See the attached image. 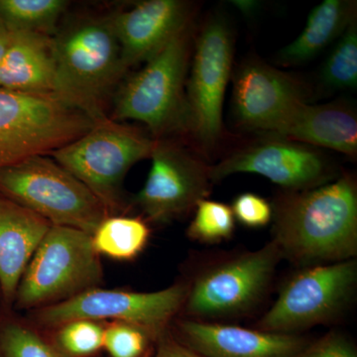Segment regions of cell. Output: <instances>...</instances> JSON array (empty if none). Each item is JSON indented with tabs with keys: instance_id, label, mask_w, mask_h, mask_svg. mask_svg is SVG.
<instances>
[{
	"instance_id": "obj_1",
	"label": "cell",
	"mask_w": 357,
	"mask_h": 357,
	"mask_svg": "<svg viewBox=\"0 0 357 357\" xmlns=\"http://www.w3.org/2000/svg\"><path fill=\"white\" fill-rule=\"evenodd\" d=\"M272 241L301 267L354 259L357 185L351 174L304 191H285L272 206Z\"/></svg>"
},
{
	"instance_id": "obj_2",
	"label": "cell",
	"mask_w": 357,
	"mask_h": 357,
	"mask_svg": "<svg viewBox=\"0 0 357 357\" xmlns=\"http://www.w3.org/2000/svg\"><path fill=\"white\" fill-rule=\"evenodd\" d=\"M55 96L93 122L105 119V102L126 74L112 16L73 23L52 39Z\"/></svg>"
},
{
	"instance_id": "obj_3",
	"label": "cell",
	"mask_w": 357,
	"mask_h": 357,
	"mask_svg": "<svg viewBox=\"0 0 357 357\" xmlns=\"http://www.w3.org/2000/svg\"><path fill=\"white\" fill-rule=\"evenodd\" d=\"M194 39L192 23L122 84L115 96L114 121L141 122L156 139L187 132L185 86Z\"/></svg>"
},
{
	"instance_id": "obj_4",
	"label": "cell",
	"mask_w": 357,
	"mask_h": 357,
	"mask_svg": "<svg viewBox=\"0 0 357 357\" xmlns=\"http://www.w3.org/2000/svg\"><path fill=\"white\" fill-rule=\"evenodd\" d=\"M156 139L109 117L52 152L51 157L100 199L109 213L123 208L122 184L131 167L150 158Z\"/></svg>"
},
{
	"instance_id": "obj_5",
	"label": "cell",
	"mask_w": 357,
	"mask_h": 357,
	"mask_svg": "<svg viewBox=\"0 0 357 357\" xmlns=\"http://www.w3.org/2000/svg\"><path fill=\"white\" fill-rule=\"evenodd\" d=\"M0 190L52 225L91 236L109 215L89 188L46 155L0 169Z\"/></svg>"
},
{
	"instance_id": "obj_6",
	"label": "cell",
	"mask_w": 357,
	"mask_h": 357,
	"mask_svg": "<svg viewBox=\"0 0 357 357\" xmlns=\"http://www.w3.org/2000/svg\"><path fill=\"white\" fill-rule=\"evenodd\" d=\"M93 123L57 96L0 88V169L50 155L88 132Z\"/></svg>"
},
{
	"instance_id": "obj_7",
	"label": "cell",
	"mask_w": 357,
	"mask_h": 357,
	"mask_svg": "<svg viewBox=\"0 0 357 357\" xmlns=\"http://www.w3.org/2000/svg\"><path fill=\"white\" fill-rule=\"evenodd\" d=\"M102 277L91 234L52 225L26 268L16 299L26 309L56 304L98 288Z\"/></svg>"
},
{
	"instance_id": "obj_8",
	"label": "cell",
	"mask_w": 357,
	"mask_h": 357,
	"mask_svg": "<svg viewBox=\"0 0 357 357\" xmlns=\"http://www.w3.org/2000/svg\"><path fill=\"white\" fill-rule=\"evenodd\" d=\"M282 255L273 241L202 270L188 285L185 311L197 321L237 318L255 309L269 290Z\"/></svg>"
},
{
	"instance_id": "obj_9",
	"label": "cell",
	"mask_w": 357,
	"mask_h": 357,
	"mask_svg": "<svg viewBox=\"0 0 357 357\" xmlns=\"http://www.w3.org/2000/svg\"><path fill=\"white\" fill-rule=\"evenodd\" d=\"M192 52L185 91L187 133L201 152L208 153L222 138L223 102L234 65V33L223 16L204 21Z\"/></svg>"
},
{
	"instance_id": "obj_10",
	"label": "cell",
	"mask_w": 357,
	"mask_h": 357,
	"mask_svg": "<svg viewBox=\"0 0 357 357\" xmlns=\"http://www.w3.org/2000/svg\"><path fill=\"white\" fill-rule=\"evenodd\" d=\"M356 281L357 264L354 259L302 267L283 284L257 328L300 335L312 326L333 321L351 302Z\"/></svg>"
},
{
	"instance_id": "obj_11",
	"label": "cell",
	"mask_w": 357,
	"mask_h": 357,
	"mask_svg": "<svg viewBox=\"0 0 357 357\" xmlns=\"http://www.w3.org/2000/svg\"><path fill=\"white\" fill-rule=\"evenodd\" d=\"M187 294L185 284L151 293L96 288L39 310L37 318L48 326H60L75 319H114L142 326L159 337L184 307Z\"/></svg>"
},
{
	"instance_id": "obj_12",
	"label": "cell",
	"mask_w": 357,
	"mask_h": 357,
	"mask_svg": "<svg viewBox=\"0 0 357 357\" xmlns=\"http://www.w3.org/2000/svg\"><path fill=\"white\" fill-rule=\"evenodd\" d=\"M146 182L134 204L151 222H169L195 210L208 198L211 166L174 141L156 139Z\"/></svg>"
},
{
	"instance_id": "obj_13",
	"label": "cell",
	"mask_w": 357,
	"mask_h": 357,
	"mask_svg": "<svg viewBox=\"0 0 357 357\" xmlns=\"http://www.w3.org/2000/svg\"><path fill=\"white\" fill-rule=\"evenodd\" d=\"M211 166L213 182L238 173L257 174L285 191L312 189L333 181L335 168L319 148L276 136H263Z\"/></svg>"
},
{
	"instance_id": "obj_14",
	"label": "cell",
	"mask_w": 357,
	"mask_h": 357,
	"mask_svg": "<svg viewBox=\"0 0 357 357\" xmlns=\"http://www.w3.org/2000/svg\"><path fill=\"white\" fill-rule=\"evenodd\" d=\"M232 110L241 128L271 135L298 105L307 102L306 84L295 75L249 59L232 75Z\"/></svg>"
},
{
	"instance_id": "obj_15",
	"label": "cell",
	"mask_w": 357,
	"mask_h": 357,
	"mask_svg": "<svg viewBox=\"0 0 357 357\" xmlns=\"http://www.w3.org/2000/svg\"><path fill=\"white\" fill-rule=\"evenodd\" d=\"M195 4L185 0H146L112 15L124 70L147 62L191 25Z\"/></svg>"
},
{
	"instance_id": "obj_16",
	"label": "cell",
	"mask_w": 357,
	"mask_h": 357,
	"mask_svg": "<svg viewBox=\"0 0 357 357\" xmlns=\"http://www.w3.org/2000/svg\"><path fill=\"white\" fill-rule=\"evenodd\" d=\"M178 340L206 357H296L310 344L301 335H284L243 326L184 319Z\"/></svg>"
},
{
	"instance_id": "obj_17",
	"label": "cell",
	"mask_w": 357,
	"mask_h": 357,
	"mask_svg": "<svg viewBox=\"0 0 357 357\" xmlns=\"http://www.w3.org/2000/svg\"><path fill=\"white\" fill-rule=\"evenodd\" d=\"M268 136L326 148L354 158L357 155L356 109L344 100L316 105L302 102Z\"/></svg>"
},
{
	"instance_id": "obj_18",
	"label": "cell",
	"mask_w": 357,
	"mask_h": 357,
	"mask_svg": "<svg viewBox=\"0 0 357 357\" xmlns=\"http://www.w3.org/2000/svg\"><path fill=\"white\" fill-rule=\"evenodd\" d=\"M51 227L24 206L0 199V286L7 300L16 295L26 268Z\"/></svg>"
},
{
	"instance_id": "obj_19",
	"label": "cell",
	"mask_w": 357,
	"mask_h": 357,
	"mask_svg": "<svg viewBox=\"0 0 357 357\" xmlns=\"http://www.w3.org/2000/svg\"><path fill=\"white\" fill-rule=\"evenodd\" d=\"M0 88L30 95H55V63L48 35L11 31L0 63Z\"/></svg>"
},
{
	"instance_id": "obj_20",
	"label": "cell",
	"mask_w": 357,
	"mask_h": 357,
	"mask_svg": "<svg viewBox=\"0 0 357 357\" xmlns=\"http://www.w3.org/2000/svg\"><path fill=\"white\" fill-rule=\"evenodd\" d=\"M356 17V2L325 0L307 16L304 30L277 56L283 66L304 64L337 41L351 21Z\"/></svg>"
},
{
	"instance_id": "obj_21",
	"label": "cell",
	"mask_w": 357,
	"mask_h": 357,
	"mask_svg": "<svg viewBox=\"0 0 357 357\" xmlns=\"http://www.w3.org/2000/svg\"><path fill=\"white\" fill-rule=\"evenodd\" d=\"M150 234L149 227L142 218L109 215L100 222L91 238L98 255L126 261L144 250Z\"/></svg>"
},
{
	"instance_id": "obj_22",
	"label": "cell",
	"mask_w": 357,
	"mask_h": 357,
	"mask_svg": "<svg viewBox=\"0 0 357 357\" xmlns=\"http://www.w3.org/2000/svg\"><path fill=\"white\" fill-rule=\"evenodd\" d=\"M67 6L65 0H0V20L10 31L49 36Z\"/></svg>"
},
{
	"instance_id": "obj_23",
	"label": "cell",
	"mask_w": 357,
	"mask_h": 357,
	"mask_svg": "<svg viewBox=\"0 0 357 357\" xmlns=\"http://www.w3.org/2000/svg\"><path fill=\"white\" fill-rule=\"evenodd\" d=\"M351 21L326 59L321 79L331 89H354L357 86V21Z\"/></svg>"
},
{
	"instance_id": "obj_24",
	"label": "cell",
	"mask_w": 357,
	"mask_h": 357,
	"mask_svg": "<svg viewBox=\"0 0 357 357\" xmlns=\"http://www.w3.org/2000/svg\"><path fill=\"white\" fill-rule=\"evenodd\" d=\"M187 234L192 241L215 244L227 241L236 230V218L231 208L220 202L204 199L196 206Z\"/></svg>"
},
{
	"instance_id": "obj_25",
	"label": "cell",
	"mask_w": 357,
	"mask_h": 357,
	"mask_svg": "<svg viewBox=\"0 0 357 357\" xmlns=\"http://www.w3.org/2000/svg\"><path fill=\"white\" fill-rule=\"evenodd\" d=\"M105 328L91 319H75L59 326L53 349L62 357H91L103 349Z\"/></svg>"
},
{
	"instance_id": "obj_26",
	"label": "cell",
	"mask_w": 357,
	"mask_h": 357,
	"mask_svg": "<svg viewBox=\"0 0 357 357\" xmlns=\"http://www.w3.org/2000/svg\"><path fill=\"white\" fill-rule=\"evenodd\" d=\"M158 338L142 326L114 321L105 328L103 349L110 357H151Z\"/></svg>"
},
{
	"instance_id": "obj_27",
	"label": "cell",
	"mask_w": 357,
	"mask_h": 357,
	"mask_svg": "<svg viewBox=\"0 0 357 357\" xmlns=\"http://www.w3.org/2000/svg\"><path fill=\"white\" fill-rule=\"evenodd\" d=\"M0 349L4 357H62L38 335L16 325L0 333Z\"/></svg>"
},
{
	"instance_id": "obj_28",
	"label": "cell",
	"mask_w": 357,
	"mask_h": 357,
	"mask_svg": "<svg viewBox=\"0 0 357 357\" xmlns=\"http://www.w3.org/2000/svg\"><path fill=\"white\" fill-rule=\"evenodd\" d=\"M230 208L237 222L249 229L266 227L273 218L271 204L259 195L253 192L238 195Z\"/></svg>"
},
{
	"instance_id": "obj_29",
	"label": "cell",
	"mask_w": 357,
	"mask_h": 357,
	"mask_svg": "<svg viewBox=\"0 0 357 357\" xmlns=\"http://www.w3.org/2000/svg\"><path fill=\"white\" fill-rule=\"evenodd\" d=\"M296 357H357L356 347L337 332L326 333L323 337L311 342Z\"/></svg>"
},
{
	"instance_id": "obj_30",
	"label": "cell",
	"mask_w": 357,
	"mask_h": 357,
	"mask_svg": "<svg viewBox=\"0 0 357 357\" xmlns=\"http://www.w3.org/2000/svg\"><path fill=\"white\" fill-rule=\"evenodd\" d=\"M154 357H206L183 344L168 330L158 338Z\"/></svg>"
},
{
	"instance_id": "obj_31",
	"label": "cell",
	"mask_w": 357,
	"mask_h": 357,
	"mask_svg": "<svg viewBox=\"0 0 357 357\" xmlns=\"http://www.w3.org/2000/svg\"><path fill=\"white\" fill-rule=\"evenodd\" d=\"M232 6H236L241 11V13L250 16L259 8L260 4L255 0H234L231 1Z\"/></svg>"
},
{
	"instance_id": "obj_32",
	"label": "cell",
	"mask_w": 357,
	"mask_h": 357,
	"mask_svg": "<svg viewBox=\"0 0 357 357\" xmlns=\"http://www.w3.org/2000/svg\"><path fill=\"white\" fill-rule=\"evenodd\" d=\"M11 40V31L3 21L0 20V63L6 55Z\"/></svg>"
}]
</instances>
